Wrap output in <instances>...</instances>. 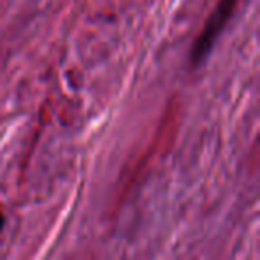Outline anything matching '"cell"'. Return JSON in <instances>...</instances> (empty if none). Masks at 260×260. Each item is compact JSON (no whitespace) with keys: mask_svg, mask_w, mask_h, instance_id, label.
Listing matches in <instances>:
<instances>
[{"mask_svg":"<svg viewBox=\"0 0 260 260\" xmlns=\"http://www.w3.org/2000/svg\"><path fill=\"white\" fill-rule=\"evenodd\" d=\"M2 224H4V216H2V212H0V228H2Z\"/></svg>","mask_w":260,"mask_h":260,"instance_id":"obj_2","label":"cell"},{"mask_svg":"<svg viewBox=\"0 0 260 260\" xmlns=\"http://www.w3.org/2000/svg\"><path fill=\"white\" fill-rule=\"evenodd\" d=\"M235 6H237V0H221L219 4H217L216 11L212 13V16L209 18L205 29L202 30V34H200L198 41H196V45H194V50H192V61H194V64H198V62L209 54L214 41H216L217 34L226 25L228 18H230L232 13H234Z\"/></svg>","mask_w":260,"mask_h":260,"instance_id":"obj_1","label":"cell"}]
</instances>
